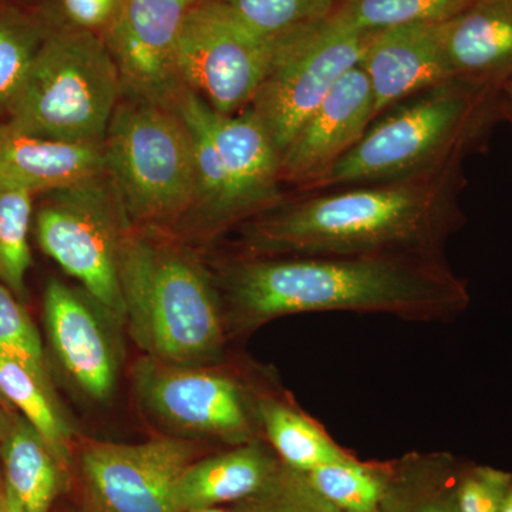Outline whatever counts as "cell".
<instances>
[{"instance_id":"484cf974","label":"cell","mask_w":512,"mask_h":512,"mask_svg":"<svg viewBox=\"0 0 512 512\" xmlns=\"http://www.w3.org/2000/svg\"><path fill=\"white\" fill-rule=\"evenodd\" d=\"M248 28L276 40L330 18L340 0H215Z\"/></svg>"},{"instance_id":"30bf717a","label":"cell","mask_w":512,"mask_h":512,"mask_svg":"<svg viewBox=\"0 0 512 512\" xmlns=\"http://www.w3.org/2000/svg\"><path fill=\"white\" fill-rule=\"evenodd\" d=\"M147 406L165 421L231 447L264 440L259 423L261 394L232 373L156 360L138 372Z\"/></svg>"},{"instance_id":"4316f807","label":"cell","mask_w":512,"mask_h":512,"mask_svg":"<svg viewBox=\"0 0 512 512\" xmlns=\"http://www.w3.org/2000/svg\"><path fill=\"white\" fill-rule=\"evenodd\" d=\"M32 195L25 190L0 188V282L16 295L25 292V278L32 262Z\"/></svg>"},{"instance_id":"e0dca14e","label":"cell","mask_w":512,"mask_h":512,"mask_svg":"<svg viewBox=\"0 0 512 512\" xmlns=\"http://www.w3.org/2000/svg\"><path fill=\"white\" fill-rule=\"evenodd\" d=\"M104 173L103 146L50 140L0 124V188L52 192Z\"/></svg>"},{"instance_id":"d6a6232c","label":"cell","mask_w":512,"mask_h":512,"mask_svg":"<svg viewBox=\"0 0 512 512\" xmlns=\"http://www.w3.org/2000/svg\"><path fill=\"white\" fill-rule=\"evenodd\" d=\"M0 512H22L18 500L8 487L5 488V493L0 497Z\"/></svg>"},{"instance_id":"4fadbf2b","label":"cell","mask_w":512,"mask_h":512,"mask_svg":"<svg viewBox=\"0 0 512 512\" xmlns=\"http://www.w3.org/2000/svg\"><path fill=\"white\" fill-rule=\"evenodd\" d=\"M376 120L369 79L356 66L340 77L281 154V181L308 190L346 156Z\"/></svg>"},{"instance_id":"f1b7e54d","label":"cell","mask_w":512,"mask_h":512,"mask_svg":"<svg viewBox=\"0 0 512 512\" xmlns=\"http://www.w3.org/2000/svg\"><path fill=\"white\" fill-rule=\"evenodd\" d=\"M235 512H342L319 493L305 473L281 461L271 480L258 493L234 504Z\"/></svg>"},{"instance_id":"52a82bcc","label":"cell","mask_w":512,"mask_h":512,"mask_svg":"<svg viewBox=\"0 0 512 512\" xmlns=\"http://www.w3.org/2000/svg\"><path fill=\"white\" fill-rule=\"evenodd\" d=\"M52 192L37 214L40 247L117 322H126L119 259L128 217L116 185L104 173Z\"/></svg>"},{"instance_id":"277c9868","label":"cell","mask_w":512,"mask_h":512,"mask_svg":"<svg viewBox=\"0 0 512 512\" xmlns=\"http://www.w3.org/2000/svg\"><path fill=\"white\" fill-rule=\"evenodd\" d=\"M119 275L131 336L148 355L185 366L222 359L228 333L224 305L201 265L127 234Z\"/></svg>"},{"instance_id":"8d00e7d4","label":"cell","mask_w":512,"mask_h":512,"mask_svg":"<svg viewBox=\"0 0 512 512\" xmlns=\"http://www.w3.org/2000/svg\"><path fill=\"white\" fill-rule=\"evenodd\" d=\"M190 512H235V511L234 510H232V511L221 510V508H217V507H208V508H200V510H194V511H190Z\"/></svg>"},{"instance_id":"83f0119b","label":"cell","mask_w":512,"mask_h":512,"mask_svg":"<svg viewBox=\"0 0 512 512\" xmlns=\"http://www.w3.org/2000/svg\"><path fill=\"white\" fill-rule=\"evenodd\" d=\"M45 37L26 16L0 8V110L18 97Z\"/></svg>"},{"instance_id":"7c38bea8","label":"cell","mask_w":512,"mask_h":512,"mask_svg":"<svg viewBox=\"0 0 512 512\" xmlns=\"http://www.w3.org/2000/svg\"><path fill=\"white\" fill-rule=\"evenodd\" d=\"M194 457L180 439L99 443L83 451L82 471L100 512H178L175 487Z\"/></svg>"},{"instance_id":"44dd1931","label":"cell","mask_w":512,"mask_h":512,"mask_svg":"<svg viewBox=\"0 0 512 512\" xmlns=\"http://www.w3.org/2000/svg\"><path fill=\"white\" fill-rule=\"evenodd\" d=\"M461 463L448 453H410L389 461L383 512H458Z\"/></svg>"},{"instance_id":"d590c367","label":"cell","mask_w":512,"mask_h":512,"mask_svg":"<svg viewBox=\"0 0 512 512\" xmlns=\"http://www.w3.org/2000/svg\"><path fill=\"white\" fill-rule=\"evenodd\" d=\"M501 512H512V481L510 484V488H508L507 497H505L503 508H501Z\"/></svg>"},{"instance_id":"5bb4252c","label":"cell","mask_w":512,"mask_h":512,"mask_svg":"<svg viewBox=\"0 0 512 512\" xmlns=\"http://www.w3.org/2000/svg\"><path fill=\"white\" fill-rule=\"evenodd\" d=\"M47 332L60 363L87 396L104 402L116 389L120 350L114 338L117 322L86 291L59 281L45 295Z\"/></svg>"},{"instance_id":"d4e9b609","label":"cell","mask_w":512,"mask_h":512,"mask_svg":"<svg viewBox=\"0 0 512 512\" xmlns=\"http://www.w3.org/2000/svg\"><path fill=\"white\" fill-rule=\"evenodd\" d=\"M470 0H340L333 16L362 33L414 25L443 23L466 8Z\"/></svg>"},{"instance_id":"8fae6325","label":"cell","mask_w":512,"mask_h":512,"mask_svg":"<svg viewBox=\"0 0 512 512\" xmlns=\"http://www.w3.org/2000/svg\"><path fill=\"white\" fill-rule=\"evenodd\" d=\"M192 5L185 0H121L104 42L128 97L175 109L187 90L178 67V42Z\"/></svg>"},{"instance_id":"ac0fdd59","label":"cell","mask_w":512,"mask_h":512,"mask_svg":"<svg viewBox=\"0 0 512 512\" xmlns=\"http://www.w3.org/2000/svg\"><path fill=\"white\" fill-rule=\"evenodd\" d=\"M443 36L454 77L500 89L512 80V0H470Z\"/></svg>"},{"instance_id":"d6986e66","label":"cell","mask_w":512,"mask_h":512,"mask_svg":"<svg viewBox=\"0 0 512 512\" xmlns=\"http://www.w3.org/2000/svg\"><path fill=\"white\" fill-rule=\"evenodd\" d=\"M265 443L241 444L190 464L175 487L177 511L235 504L262 490L281 466V460Z\"/></svg>"},{"instance_id":"603a6c76","label":"cell","mask_w":512,"mask_h":512,"mask_svg":"<svg viewBox=\"0 0 512 512\" xmlns=\"http://www.w3.org/2000/svg\"><path fill=\"white\" fill-rule=\"evenodd\" d=\"M0 394L25 414L64 470L70 458V433L57 410L55 393L15 360L0 355Z\"/></svg>"},{"instance_id":"9a60e30c","label":"cell","mask_w":512,"mask_h":512,"mask_svg":"<svg viewBox=\"0 0 512 512\" xmlns=\"http://www.w3.org/2000/svg\"><path fill=\"white\" fill-rule=\"evenodd\" d=\"M197 107L231 187L238 222L282 204L281 157L255 114L218 113L198 94Z\"/></svg>"},{"instance_id":"cb8c5ba5","label":"cell","mask_w":512,"mask_h":512,"mask_svg":"<svg viewBox=\"0 0 512 512\" xmlns=\"http://www.w3.org/2000/svg\"><path fill=\"white\" fill-rule=\"evenodd\" d=\"M389 461L352 456L305 473L313 487L342 512H383Z\"/></svg>"},{"instance_id":"ffe728a7","label":"cell","mask_w":512,"mask_h":512,"mask_svg":"<svg viewBox=\"0 0 512 512\" xmlns=\"http://www.w3.org/2000/svg\"><path fill=\"white\" fill-rule=\"evenodd\" d=\"M258 416L264 440L293 470L311 473L353 454L340 446L319 420L288 397L262 393Z\"/></svg>"},{"instance_id":"ba28073f","label":"cell","mask_w":512,"mask_h":512,"mask_svg":"<svg viewBox=\"0 0 512 512\" xmlns=\"http://www.w3.org/2000/svg\"><path fill=\"white\" fill-rule=\"evenodd\" d=\"M367 35L332 15L275 40L268 72L248 109L279 157L340 77L359 66Z\"/></svg>"},{"instance_id":"5b68a950","label":"cell","mask_w":512,"mask_h":512,"mask_svg":"<svg viewBox=\"0 0 512 512\" xmlns=\"http://www.w3.org/2000/svg\"><path fill=\"white\" fill-rule=\"evenodd\" d=\"M121 94L106 42L93 30H59L37 50L8 123L32 136L103 146Z\"/></svg>"},{"instance_id":"8992f818","label":"cell","mask_w":512,"mask_h":512,"mask_svg":"<svg viewBox=\"0 0 512 512\" xmlns=\"http://www.w3.org/2000/svg\"><path fill=\"white\" fill-rule=\"evenodd\" d=\"M103 150L107 173L131 220L170 221L194 207V146L177 110L131 97L120 100Z\"/></svg>"},{"instance_id":"3957f363","label":"cell","mask_w":512,"mask_h":512,"mask_svg":"<svg viewBox=\"0 0 512 512\" xmlns=\"http://www.w3.org/2000/svg\"><path fill=\"white\" fill-rule=\"evenodd\" d=\"M501 119L503 89L454 77L380 114L359 143L303 194L458 167L485 146Z\"/></svg>"},{"instance_id":"e575fe53","label":"cell","mask_w":512,"mask_h":512,"mask_svg":"<svg viewBox=\"0 0 512 512\" xmlns=\"http://www.w3.org/2000/svg\"><path fill=\"white\" fill-rule=\"evenodd\" d=\"M8 419H6L5 414H3L2 410H0V440H3V437L6 436L9 430Z\"/></svg>"},{"instance_id":"9c48e42d","label":"cell","mask_w":512,"mask_h":512,"mask_svg":"<svg viewBox=\"0 0 512 512\" xmlns=\"http://www.w3.org/2000/svg\"><path fill=\"white\" fill-rule=\"evenodd\" d=\"M275 40L259 35L229 12L207 0L185 15L178 42V67L187 89L221 114L248 109L272 56Z\"/></svg>"},{"instance_id":"4dcf8cb0","label":"cell","mask_w":512,"mask_h":512,"mask_svg":"<svg viewBox=\"0 0 512 512\" xmlns=\"http://www.w3.org/2000/svg\"><path fill=\"white\" fill-rule=\"evenodd\" d=\"M512 473L490 466L463 464L458 474V512H501Z\"/></svg>"},{"instance_id":"836d02e7","label":"cell","mask_w":512,"mask_h":512,"mask_svg":"<svg viewBox=\"0 0 512 512\" xmlns=\"http://www.w3.org/2000/svg\"><path fill=\"white\" fill-rule=\"evenodd\" d=\"M504 119L510 121L512 126V80L503 87Z\"/></svg>"},{"instance_id":"7a4b0ae2","label":"cell","mask_w":512,"mask_h":512,"mask_svg":"<svg viewBox=\"0 0 512 512\" xmlns=\"http://www.w3.org/2000/svg\"><path fill=\"white\" fill-rule=\"evenodd\" d=\"M463 165L421 177L306 192L242 225L247 255L403 256L447 261L466 222Z\"/></svg>"},{"instance_id":"f546056e","label":"cell","mask_w":512,"mask_h":512,"mask_svg":"<svg viewBox=\"0 0 512 512\" xmlns=\"http://www.w3.org/2000/svg\"><path fill=\"white\" fill-rule=\"evenodd\" d=\"M0 355L28 369L53 393L47 377L42 342L28 313L6 286L0 285Z\"/></svg>"},{"instance_id":"2e32d148","label":"cell","mask_w":512,"mask_h":512,"mask_svg":"<svg viewBox=\"0 0 512 512\" xmlns=\"http://www.w3.org/2000/svg\"><path fill=\"white\" fill-rule=\"evenodd\" d=\"M359 66L376 103V119L396 104L454 79L443 23H414L367 35Z\"/></svg>"},{"instance_id":"7402d4cb","label":"cell","mask_w":512,"mask_h":512,"mask_svg":"<svg viewBox=\"0 0 512 512\" xmlns=\"http://www.w3.org/2000/svg\"><path fill=\"white\" fill-rule=\"evenodd\" d=\"M6 487L22 512H49L63 483V468L28 421L9 427L2 440Z\"/></svg>"},{"instance_id":"74e56055","label":"cell","mask_w":512,"mask_h":512,"mask_svg":"<svg viewBox=\"0 0 512 512\" xmlns=\"http://www.w3.org/2000/svg\"><path fill=\"white\" fill-rule=\"evenodd\" d=\"M185 2L191 3L192 5V3H195V0H185Z\"/></svg>"},{"instance_id":"1f68e13d","label":"cell","mask_w":512,"mask_h":512,"mask_svg":"<svg viewBox=\"0 0 512 512\" xmlns=\"http://www.w3.org/2000/svg\"><path fill=\"white\" fill-rule=\"evenodd\" d=\"M121 0H60L74 28L93 30L109 25Z\"/></svg>"},{"instance_id":"6da1fadb","label":"cell","mask_w":512,"mask_h":512,"mask_svg":"<svg viewBox=\"0 0 512 512\" xmlns=\"http://www.w3.org/2000/svg\"><path fill=\"white\" fill-rule=\"evenodd\" d=\"M221 288L227 329L235 333L301 313L447 322L471 301L447 261L403 256L245 255L224 268Z\"/></svg>"}]
</instances>
